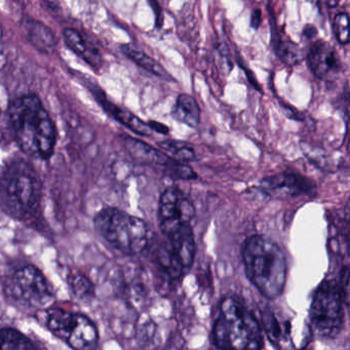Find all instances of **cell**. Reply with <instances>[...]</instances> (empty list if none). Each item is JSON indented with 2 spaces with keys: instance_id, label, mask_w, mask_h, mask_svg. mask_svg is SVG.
Returning <instances> with one entry per match:
<instances>
[{
  "instance_id": "cell-13",
  "label": "cell",
  "mask_w": 350,
  "mask_h": 350,
  "mask_svg": "<svg viewBox=\"0 0 350 350\" xmlns=\"http://www.w3.org/2000/svg\"><path fill=\"white\" fill-rule=\"evenodd\" d=\"M165 237L170 249L177 258L180 265L184 271L187 272L193 264L196 253V239L191 224L181 227Z\"/></svg>"
},
{
  "instance_id": "cell-7",
  "label": "cell",
  "mask_w": 350,
  "mask_h": 350,
  "mask_svg": "<svg viewBox=\"0 0 350 350\" xmlns=\"http://www.w3.org/2000/svg\"><path fill=\"white\" fill-rule=\"evenodd\" d=\"M46 325L56 337L73 349H94L98 346L99 332L85 314L62 308H50L46 311Z\"/></svg>"
},
{
  "instance_id": "cell-6",
  "label": "cell",
  "mask_w": 350,
  "mask_h": 350,
  "mask_svg": "<svg viewBox=\"0 0 350 350\" xmlns=\"http://www.w3.org/2000/svg\"><path fill=\"white\" fill-rule=\"evenodd\" d=\"M347 297L336 280H325L313 295L309 317L317 335L332 339L341 332L344 321L343 302Z\"/></svg>"
},
{
  "instance_id": "cell-4",
  "label": "cell",
  "mask_w": 350,
  "mask_h": 350,
  "mask_svg": "<svg viewBox=\"0 0 350 350\" xmlns=\"http://www.w3.org/2000/svg\"><path fill=\"white\" fill-rule=\"evenodd\" d=\"M94 224L101 239L124 255H140L150 245L151 231L146 223L118 208L100 211L94 219Z\"/></svg>"
},
{
  "instance_id": "cell-10",
  "label": "cell",
  "mask_w": 350,
  "mask_h": 350,
  "mask_svg": "<svg viewBox=\"0 0 350 350\" xmlns=\"http://www.w3.org/2000/svg\"><path fill=\"white\" fill-rule=\"evenodd\" d=\"M194 215L193 204L181 189L169 187L163 192L159 198V221L165 237L191 224Z\"/></svg>"
},
{
  "instance_id": "cell-2",
  "label": "cell",
  "mask_w": 350,
  "mask_h": 350,
  "mask_svg": "<svg viewBox=\"0 0 350 350\" xmlns=\"http://www.w3.org/2000/svg\"><path fill=\"white\" fill-rule=\"evenodd\" d=\"M243 262L250 282L268 299L284 292L286 282V260L278 243L264 235L245 239Z\"/></svg>"
},
{
  "instance_id": "cell-9",
  "label": "cell",
  "mask_w": 350,
  "mask_h": 350,
  "mask_svg": "<svg viewBox=\"0 0 350 350\" xmlns=\"http://www.w3.org/2000/svg\"><path fill=\"white\" fill-rule=\"evenodd\" d=\"M124 143L126 151L135 161L161 170L165 175L169 176L172 179H198L196 172L189 165L176 161L173 157H167L163 151L150 146L143 141L132 137H126Z\"/></svg>"
},
{
  "instance_id": "cell-5",
  "label": "cell",
  "mask_w": 350,
  "mask_h": 350,
  "mask_svg": "<svg viewBox=\"0 0 350 350\" xmlns=\"http://www.w3.org/2000/svg\"><path fill=\"white\" fill-rule=\"evenodd\" d=\"M0 198L19 218L36 212L42 198V184L33 167L24 161L12 163L0 177Z\"/></svg>"
},
{
  "instance_id": "cell-20",
  "label": "cell",
  "mask_w": 350,
  "mask_h": 350,
  "mask_svg": "<svg viewBox=\"0 0 350 350\" xmlns=\"http://www.w3.org/2000/svg\"><path fill=\"white\" fill-rule=\"evenodd\" d=\"M68 284L73 296L81 302H90L95 297V286L85 274H73L68 278Z\"/></svg>"
},
{
  "instance_id": "cell-30",
  "label": "cell",
  "mask_w": 350,
  "mask_h": 350,
  "mask_svg": "<svg viewBox=\"0 0 350 350\" xmlns=\"http://www.w3.org/2000/svg\"><path fill=\"white\" fill-rule=\"evenodd\" d=\"M0 116H1V110H0Z\"/></svg>"
},
{
  "instance_id": "cell-24",
  "label": "cell",
  "mask_w": 350,
  "mask_h": 350,
  "mask_svg": "<svg viewBox=\"0 0 350 350\" xmlns=\"http://www.w3.org/2000/svg\"><path fill=\"white\" fill-rule=\"evenodd\" d=\"M348 15L345 13H340L336 16L333 22L334 34L336 40L341 44H347L349 42V22Z\"/></svg>"
},
{
  "instance_id": "cell-15",
  "label": "cell",
  "mask_w": 350,
  "mask_h": 350,
  "mask_svg": "<svg viewBox=\"0 0 350 350\" xmlns=\"http://www.w3.org/2000/svg\"><path fill=\"white\" fill-rule=\"evenodd\" d=\"M97 99L99 103L103 106L104 109L107 111V113H109L114 120L120 122L122 126H126V128L130 129L131 131L136 133L137 135H140V136H151L152 130H151L150 126H149L148 124L140 120L138 116H135L134 113L129 111V110L118 107L116 104L108 101L107 99L102 97L100 93H98Z\"/></svg>"
},
{
  "instance_id": "cell-16",
  "label": "cell",
  "mask_w": 350,
  "mask_h": 350,
  "mask_svg": "<svg viewBox=\"0 0 350 350\" xmlns=\"http://www.w3.org/2000/svg\"><path fill=\"white\" fill-rule=\"evenodd\" d=\"M22 27L31 44L40 52L50 53L54 50L57 42L50 28L33 19H24Z\"/></svg>"
},
{
  "instance_id": "cell-28",
  "label": "cell",
  "mask_w": 350,
  "mask_h": 350,
  "mask_svg": "<svg viewBox=\"0 0 350 350\" xmlns=\"http://www.w3.org/2000/svg\"><path fill=\"white\" fill-rule=\"evenodd\" d=\"M149 3H150L151 7L154 10L155 14H157V20L159 21V19H161V8H159L157 0H149Z\"/></svg>"
},
{
  "instance_id": "cell-23",
  "label": "cell",
  "mask_w": 350,
  "mask_h": 350,
  "mask_svg": "<svg viewBox=\"0 0 350 350\" xmlns=\"http://www.w3.org/2000/svg\"><path fill=\"white\" fill-rule=\"evenodd\" d=\"M264 329L267 334L268 339L273 345L280 347V341L282 339V329L276 317L271 311L266 310L262 317Z\"/></svg>"
},
{
  "instance_id": "cell-18",
  "label": "cell",
  "mask_w": 350,
  "mask_h": 350,
  "mask_svg": "<svg viewBox=\"0 0 350 350\" xmlns=\"http://www.w3.org/2000/svg\"><path fill=\"white\" fill-rule=\"evenodd\" d=\"M122 51L133 62L136 63L137 65L142 67L143 69L148 71L151 75H155L159 79H165V81H171V75H169V72L163 68V65L159 64L157 60L151 58L148 55L133 48V46H128V44L122 46Z\"/></svg>"
},
{
  "instance_id": "cell-21",
  "label": "cell",
  "mask_w": 350,
  "mask_h": 350,
  "mask_svg": "<svg viewBox=\"0 0 350 350\" xmlns=\"http://www.w3.org/2000/svg\"><path fill=\"white\" fill-rule=\"evenodd\" d=\"M274 49L276 56L288 66H296L305 60L302 49L295 42L278 40Z\"/></svg>"
},
{
  "instance_id": "cell-11",
  "label": "cell",
  "mask_w": 350,
  "mask_h": 350,
  "mask_svg": "<svg viewBox=\"0 0 350 350\" xmlns=\"http://www.w3.org/2000/svg\"><path fill=\"white\" fill-rule=\"evenodd\" d=\"M260 188L268 196L275 198H293L315 193V184L311 180L292 172L265 178L260 182Z\"/></svg>"
},
{
  "instance_id": "cell-19",
  "label": "cell",
  "mask_w": 350,
  "mask_h": 350,
  "mask_svg": "<svg viewBox=\"0 0 350 350\" xmlns=\"http://www.w3.org/2000/svg\"><path fill=\"white\" fill-rule=\"evenodd\" d=\"M36 344L27 336L13 327H0V349H36Z\"/></svg>"
},
{
  "instance_id": "cell-12",
  "label": "cell",
  "mask_w": 350,
  "mask_h": 350,
  "mask_svg": "<svg viewBox=\"0 0 350 350\" xmlns=\"http://www.w3.org/2000/svg\"><path fill=\"white\" fill-rule=\"evenodd\" d=\"M309 69L321 81H333L342 69V63L335 49L323 40L311 44L306 56Z\"/></svg>"
},
{
  "instance_id": "cell-22",
  "label": "cell",
  "mask_w": 350,
  "mask_h": 350,
  "mask_svg": "<svg viewBox=\"0 0 350 350\" xmlns=\"http://www.w3.org/2000/svg\"><path fill=\"white\" fill-rule=\"evenodd\" d=\"M159 147L171 154L176 161L189 163L196 159V151L187 143L177 140H167L159 143Z\"/></svg>"
},
{
  "instance_id": "cell-25",
  "label": "cell",
  "mask_w": 350,
  "mask_h": 350,
  "mask_svg": "<svg viewBox=\"0 0 350 350\" xmlns=\"http://www.w3.org/2000/svg\"><path fill=\"white\" fill-rule=\"evenodd\" d=\"M148 124L151 130L155 131V132L159 133V134L167 135L169 133V128L165 126V124H159V122H149Z\"/></svg>"
},
{
  "instance_id": "cell-14",
  "label": "cell",
  "mask_w": 350,
  "mask_h": 350,
  "mask_svg": "<svg viewBox=\"0 0 350 350\" xmlns=\"http://www.w3.org/2000/svg\"><path fill=\"white\" fill-rule=\"evenodd\" d=\"M63 38L67 46L85 60L93 68H101L103 64L101 53L98 49L83 38V36L72 28H66L63 31Z\"/></svg>"
},
{
  "instance_id": "cell-3",
  "label": "cell",
  "mask_w": 350,
  "mask_h": 350,
  "mask_svg": "<svg viewBox=\"0 0 350 350\" xmlns=\"http://www.w3.org/2000/svg\"><path fill=\"white\" fill-rule=\"evenodd\" d=\"M213 343L221 349H260L264 341L261 325L241 299L226 297L220 303L212 332Z\"/></svg>"
},
{
  "instance_id": "cell-17",
  "label": "cell",
  "mask_w": 350,
  "mask_h": 350,
  "mask_svg": "<svg viewBox=\"0 0 350 350\" xmlns=\"http://www.w3.org/2000/svg\"><path fill=\"white\" fill-rule=\"evenodd\" d=\"M172 116L178 122L191 128H196L200 122V109L198 102L187 94L178 96Z\"/></svg>"
},
{
  "instance_id": "cell-1",
  "label": "cell",
  "mask_w": 350,
  "mask_h": 350,
  "mask_svg": "<svg viewBox=\"0 0 350 350\" xmlns=\"http://www.w3.org/2000/svg\"><path fill=\"white\" fill-rule=\"evenodd\" d=\"M8 118L14 139L25 154L36 159L52 157L57 143L56 126L38 96L14 100Z\"/></svg>"
},
{
  "instance_id": "cell-26",
  "label": "cell",
  "mask_w": 350,
  "mask_h": 350,
  "mask_svg": "<svg viewBox=\"0 0 350 350\" xmlns=\"http://www.w3.org/2000/svg\"><path fill=\"white\" fill-rule=\"evenodd\" d=\"M261 11H259V10H255V11L253 12V14H252L251 26L254 29H258L259 26L261 25Z\"/></svg>"
},
{
  "instance_id": "cell-27",
  "label": "cell",
  "mask_w": 350,
  "mask_h": 350,
  "mask_svg": "<svg viewBox=\"0 0 350 350\" xmlns=\"http://www.w3.org/2000/svg\"><path fill=\"white\" fill-rule=\"evenodd\" d=\"M317 33V29H315L312 25H307L306 27H305L304 31H303V34L308 38H315Z\"/></svg>"
},
{
  "instance_id": "cell-29",
  "label": "cell",
  "mask_w": 350,
  "mask_h": 350,
  "mask_svg": "<svg viewBox=\"0 0 350 350\" xmlns=\"http://www.w3.org/2000/svg\"><path fill=\"white\" fill-rule=\"evenodd\" d=\"M325 3L329 8H334L338 5V0H325Z\"/></svg>"
},
{
  "instance_id": "cell-8",
  "label": "cell",
  "mask_w": 350,
  "mask_h": 350,
  "mask_svg": "<svg viewBox=\"0 0 350 350\" xmlns=\"http://www.w3.org/2000/svg\"><path fill=\"white\" fill-rule=\"evenodd\" d=\"M7 292L12 301L26 309L44 308L54 298L52 286L33 265L19 268L10 278Z\"/></svg>"
}]
</instances>
